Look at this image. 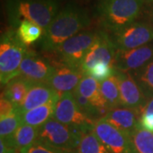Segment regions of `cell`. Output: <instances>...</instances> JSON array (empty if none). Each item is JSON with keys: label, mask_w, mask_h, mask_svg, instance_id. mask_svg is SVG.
Instances as JSON below:
<instances>
[{"label": "cell", "mask_w": 153, "mask_h": 153, "mask_svg": "<svg viewBox=\"0 0 153 153\" xmlns=\"http://www.w3.org/2000/svg\"><path fill=\"white\" fill-rule=\"evenodd\" d=\"M90 23L85 10L70 4L60 10L49 24L41 38V49L49 54L55 53L71 37L79 33Z\"/></svg>", "instance_id": "obj_1"}, {"label": "cell", "mask_w": 153, "mask_h": 153, "mask_svg": "<svg viewBox=\"0 0 153 153\" xmlns=\"http://www.w3.org/2000/svg\"><path fill=\"white\" fill-rule=\"evenodd\" d=\"M144 0H98L99 21L112 34L136 22L144 10Z\"/></svg>", "instance_id": "obj_2"}, {"label": "cell", "mask_w": 153, "mask_h": 153, "mask_svg": "<svg viewBox=\"0 0 153 153\" xmlns=\"http://www.w3.org/2000/svg\"><path fill=\"white\" fill-rule=\"evenodd\" d=\"M6 10L12 27L29 21L46 30L57 15L59 5L55 0H7Z\"/></svg>", "instance_id": "obj_3"}, {"label": "cell", "mask_w": 153, "mask_h": 153, "mask_svg": "<svg viewBox=\"0 0 153 153\" xmlns=\"http://www.w3.org/2000/svg\"><path fill=\"white\" fill-rule=\"evenodd\" d=\"M16 32L10 30L1 36L0 43V82L5 86L20 76V66L27 51Z\"/></svg>", "instance_id": "obj_4"}, {"label": "cell", "mask_w": 153, "mask_h": 153, "mask_svg": "<svg viewBox=\"0 0 153 153\" xmlns=\"http://www.w3.org/2000/svg\"><path fill=\"white\" fill-rule=\"evenodd\" d=\"M99 32H82L66 40L53 53L55 60L53 63H60L74 69H80L85 55L100 36Z\"/></svg>", "instance_id": "obj_5"}, {"label": "cell", "mask_w": 153, "mask_h": 153, "mask_svg": "<svg viewBox=\"0 0 153 153\" xmlns=\"http://www.w3.org/2000/svg\"><path fill=\"white\" fill-rule=\"evenodd\" d=\"M82 137V134L76 128L51 118L39 128L38 140L55 147L77 151Z\"/></svg>", "instance_id": "obj_6"}, {"label": "cell", "mask_w": 153, "mask_h": 153, "mask_svg": "<svg viewBox=\"0 0 153 153\" xmlns=\"http://www.w3.org/2000/svg\"><path fill=\"white\" fill-rule=\"evenodd\" d=\"M52 118L63 124L76 128L82 134L93 131L94 126L96 123L88 118L79 109L72 93H66L60 95L55 105Z\"/></svg>", "instance_id": "obj_7"}, {"label": "cell", "mask_w": 153, "mask_h": 153, "mask_svg": "<svg viewBox=\"0 0 153 153\" xmlns=\"http://www.w3.org/2000/svg\"><path fill=\"white\" fill-rule=\"evenodd\" d=\"M110 36L117 50L137 49L153 41V27L147 22H135Z\"/></svg>", "instance_id": "obj_8"}, {"label": "cell", "mask_w": 153, "mask_h": 153, "mask_svg": "<svg viewBox=\"0 0 153 153\" xmlns=\"http://www.w3.org/2000/svg\"><path fill=\"white\" fill-rule=\"evenodd\" d=\"M93 132L111 153H137L131 137L104 119L95 123Z\"/></svg>", "instance_id": "obj_9"}, {"label": "cell", "mask_w": 153, "mask_h": 153, "mask_svg": "<svg viewBox=\"0 0 153 153\" xmlns=\"http://www.w3.org/2000/svg\"><path fill=\"white\" fill-rule=\"evenodd\" d=\"M55 71V66L33 50L27 49L20 66V76L33 84H48Z\"/></svg>", "instance_id": "obj_10"}, {"label": "cell", "mask_w": 153, "mask_h": 153, "mask_svg": "<svg viewBox=\"0 0 153 153\" xmlns=\"http://www.w3.org/2000/svg\"><path fill=\"white\" fill-rule=\"evenodd\" d=\"M116 51L111 36L104 31H100L99 38L88 49L82 60L81 70L83 74L88 75L93 66L98 63H105L113 66Z\"/></svg>", "instance_id": "obj_11"}, {"label": "cell", "mask_w": 153, "mask_h": 153, "mask_svg": "<svg viewBox=\"0 0 153 153\" xmlns=\"http://www.w3.org/2000/svg\"><path fill=\"white\" fill-rule=\"evenodd\" d=\"M153 60V44L128 50H117L113 68L115 71L133 73Z\"/></svg>", "instance_id": "obj_12"}, {"label": "cell", "mask_w": 153, "mask_h": 153, "mask_svg": "<svg viewBox=\"0 0 153 153\" xmlns=\"http://www.w3.org/2000/svg\"><path fill=\"white\" fill-rule=\"evenodd\" d=\"M121 97V106L142 111L147 101L142 89L130 73L115 71Z\"/></svg>", "instance_id": "obj_13"}, {"label": "cell", "mask_w": 153, "mask_h": 153, "mask_svg": "<svg viewBox=\"0 0 153 153\" xmlns=\"http://www.w3.org/2000/svg\"><path fill=\"white\" fill-rule=\"evenodd\" d=\"M55 71L48 82L60 95L66 93H72L76 89L84 76L80 69H74L60 63H53Z\"/></svg>", "instance_id": "obj_14"}, {"label": "cell", "mask_w": 153, "mask_h": 153, "mask_svg": "<svg viewBox=\"0 0 153 153\" xmlns=\"http://www.w3.org/2000/svg\"><path fill=\"white\" fill-rule=\"evenodd\" d=\"M140 110L121 106L110 110L102 119L131 137L132 134L140 128Z\"/></svg>", "instance_id": "obj_15"}, {"label": "cell", "mask_w": 153, "mask_h": 153, "mask_svg": "<svg viewBox=\"0 0 153 153\" xmlns=\"http://www.w3.org/2000/svg\"><path fill=\"white\" fill-rule=\"evenodd\" d=\"M60 96V94L56 92L49 84H34L30 88L22 106L17 110L22 114L30 110L47 104L51 100H59Z\"/></svg>", "instance_id": "obj_16"}, {"label": "cell", "mask_w": 153, "mask_h": 153, "mask_svg": "<svg viewBox=\"0 0 153 153\" xmlns=\"http://www.w3.org/2000/svg\"><path fill=\"white\" fill-rule=\"evenodd\" d=\"M76 89L81 95L87 98L95 107H97L104 115V117L109 112L110 108L100 91V83L94 77L84 75Z\"/></svg>", "instance_id": "obj_17"}, {"label": "cell", "mask_w": 153, "mask_h": 153, "mask_svg": "<svg viewBox=\"0 0 153 153\" xmlns=\"http://www.w3.org/2000/svg\"><path fill=\"white\" fill-rule=\"evenodd\" d=\"M33 85H34L33 82L26 78L21 76H17L5 85L4 92L2 93V97L9 100L16 109H19Z\"/></svg>", "instance_id": "obj_18"}, {"label": "cell", "mask_w": 153, "mask_h": 153, "mask_svg": "<svg viewBox=\"0 0 153 153\" xmlns=\"http://www.w3.org/2000/svg\"><path fill=\"white\" fill-rule=\"evenodd\" d=\"M59 100H54L47 104L38 106L22 113V123L35 128H40L53 117L56 103Z\"/></svg>", "instance_id": "obj_19"}, {"label": "cell", "mask_w": 153, "mask_h": 153, "mask_svg": "<svg viewBox=\"0 0 153 153\" xmlns=\"http://www.w3.org/2000/svg\"><path fill=\"white\" fill-rule=\"evenodd\" d=\"M38 132L39 128L23 123L18 128L8 146L15 149L19 153L21 150L33 145L38 140Z\"/></svg>", "instance_id": "obj_20"}, {"label": "cell", "mask_w": 153, "mask_h": 153, "mask_svg": "<svg viewBox=\"0 0 153 153\" xmlns=\"http://www.w3.org/2000/svg\"><path fill=\"white\" fill-rule=\"evenodd\" d=\"M100 83V91L110 110L121 107V97L118 82L116 75Z\"/></svg>", "instance_id": "obj_21"}, {"label": "cell", "mask_w": 153, "mask_h": 153, "mask_svg": "<svg viewBox=\"0 0 153 153\" xmlns=\"http://www.w3.org/2000/svg\"><path fill=\"white\" fill-rule=\"evenodd\" d=\"M23 124L22 114L16 110L12 114L0 118V136L1 140L9 145L18 128Z\"/></svg>", "instance_id": "obj_22"}, {"label": "cell", "mask_w": 153, "mask_h": 153, "mask_svg": "<svg viewBox=\"0 0 153 153\" xmlns=\"http://www.w3.org/2000/svg\"><path fill=\"white\" fill-rule=\"evenodd\" d=\"M130 74L142 89L146 98L148 100L153 97V60Z\"/></svg>", "instance_id": "obj_23"}, {"label": "cell", "mask_w": 153, "mask_h": 153, "mask_svg": "<svg viewBox=\"0 0 153 153\" xmlns=\"http://www.w3.org/2000/svg\"><path fill=\"white\" fill-rule=\"evenodd\" d=\"M16 33L22 43L29 46L43 36V28L32 22L24 21L18 27Z\"/></svg>", "instance_id": "obj_24"}, {"label": "cell", "mask_w": 153, "mask_h": 153, "mask_svg": "<svg viewBox=\"0 0 153 153\" xmlns=\"http://www.w3.org/2000/svg\"><path fill=\"white\" fill-rule=\"evenodd\" d=\"M78 153H111L93 131L82 134Z\"/></svg>", "instance_id": "obj_25"}, {"label": "cell", "mask_w": 153, "mask_h": 153, "mask_svg": "<svg viewBox=\"0 0 153 153\" xmlns=\"http://www.w3.org/2000/svg\"><path fill=\"white\" fill-rule=\"evenodd\" d=\"M137 153H153V133L137 129L131 135Z\"/></svg>", "instance_id": "obj_26"}, {"label": "cell", "mask_w": 153, "mask_h": 153, "mask_svg": "<svg viewBox=\"0 0 153 153\" xmlns=\"http://www.w3.org/2000/svg\"><path fill=\"white\" fill-rule=\"evenodd\" d=\"M72 94H73V97L75 99L76 103L78 105L79 109L81 110L88 118L92 119L94 122H97L98 120L102 119L104 117V115L102 114V112L97 107H95L87 98L83 97L82 95L78 93V91L76 89H75L72 92Z\"/></svg>", "instance_id": "obj_27"}, {"label": "cell", "mask_w": 153, "mask_h": 153, "mask_svg": "<svg viewBox=\"0 0 153 153\" xmlns=\"http://www.w3.org/2000/svg\"><path fill=\"white\" fill-rule=\"evenodd\" d=\"M19 153H78V151L65 150L37 140L33 145L21 150Z\"/></svg>", "instance_id": "obj_28"}, {"label": "cell", "mask_w": 153, "mask_h": 153, "mask_svg": "<svg viewBox=\"0 0 153 153\" xmlns=\"http://www.w3.org/2000/svg\"><path fill=\"white\" fill-rule=\"evenodd\" d=\"M115 74V69L113 66L105 63H98L89 71L88 76L94 77L99 82H102Z\"/></svg>", "instance_id": "obj_29"}, {"label": "cell", "mask_w": 153, "mask_h": 153, "mask_svg": "<svg viewBox=\"0 0 153 153\" xmlns=\"http://www.w3.org/2000/svg\"><path fill=\"white\" fill-rule=\"evenodd\" d=\"M16 110V106L7 99L1 97L0 100V118L12 114Z\"/></svg>", "instance_id": "obj_30"}, {"label": "cell", "mask_w": 153, "mask_h": 153, "mask_svg": "<svg viewBox=\"0 0 153 153\" xmlns=\"http://www.w3.org/2000/svg\"><path fill=\"white\" fill-rule=\"evenodd\" d=\"M140 128L153 133V114L152 113H141L140 119Z\"/></svg>", "instance_id": "obj_31"}, {"label": "cell", "mask_w": 153, "mask_h": 153, "mask_svg": "<svg viewBox=\"0 0 153 153\" xmlns=\"http://www.w3.org/2000/svg\"><path fill=\"white\" fill-rule=\"evenodd\" d=\"M0 153H18L10 146H8L4 140H0Z\"/></svg>", "instance_id": "obj_32"}, {"label": "cell", "mask_w": 153, "mask_h": 153, "mask_svg": "<svg viewBox=\"0 0 153 153\" xmlns=\"http://www.w3.org/2000/svg\"><path fill=\"white\" fill-rule=\"evenodd\" d=\"M152 113L153 114V97L148 99L145 105V106L143 107L141 113Z\"/></svg>", "instance_id": "obj_33"}, {"label": "cell", "mask_w": 153, "mask_h": 153, "mask_svg": "<svg viewBox=\"0 0 153 153\" xmlns=\"http://www.w3.org/2000/svg\"><path fill=\"white\" fill-rule=\"evenodd\" d=\"M146 16H147L148 23H150L153 27V3H150L148 5V10H146Z\"/></svg>", "instance_id": "obj_34"}, {"label": "cell", "mask_w": 153, "mask_h": 153, "mask_svg": "<svg viewBox=\"0 0 153 153\" xmlns=\"http://www.w3.org/2000/svg\"><path fill=\"white\" fill-rule=\"evenodd\" d=\"M144 1H146L148 4H150V3H153V0H144Z\"/></svg>", "instance_id": "obj_35"}]
</instances>
